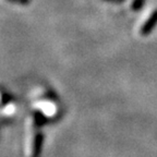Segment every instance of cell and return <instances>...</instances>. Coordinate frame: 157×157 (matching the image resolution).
<instances>
[{"label":"cell","instance_id":"1","mask_svg":"<svg viewBox=\"0 0 157 157\" xmlns=\"http://www.w3.org/2000/svg\"><path fill=\"white\" fill-rule=\"evenodd\" d=\"M157 21V12L155 13L154 15H153V19L151 20L150 22H147L146 24H145V26H144V29H142V33H145V32H147V31H150L151 29H152V25H153V23L154 22H156Z\"/></svg>","mask_w":157,"mask_h":157}]
</instances>
